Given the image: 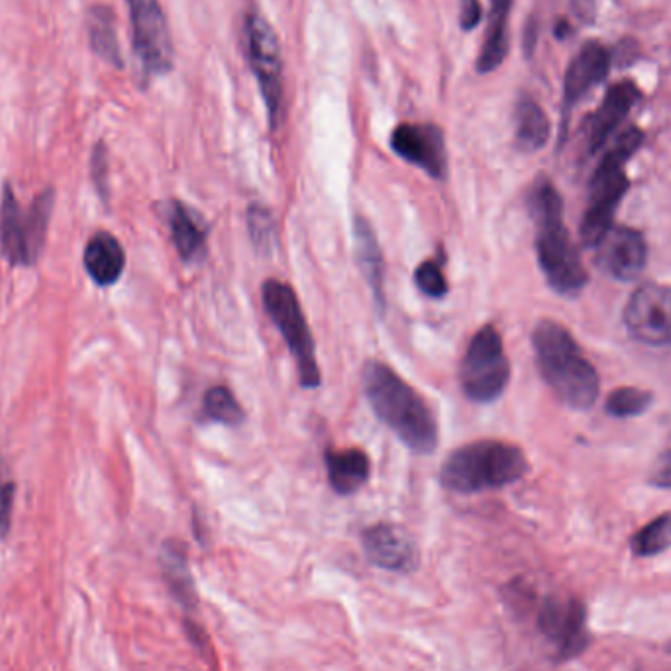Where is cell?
Returning <instances> with one entry per match:
<instances>
[{
    "mask_svg": "<svg viewBox=\"0 0 671 671\" xmlns=\"http://www.w3.org/2000/svg\"><path fill=\"white\" fill-rule=\"evenodd\" d=\"M364 391L373 413L416 454H432L438 444V424L423 395L391 369L369 359L364 365Z\"/></svg>",
    "mask_w": 671,
    "mask_h": 671,
    "instance_id": "cell-1",
    "label": "cell"
},
{
    "mask_svg": "<svg viewBox=\"0 0 671 671\" xmlns=\"http://www.w3.org/2000/svg\"><path fill=\"white\" fill-rule=\"evenodd\" d=\"M529 208L536 230L539 264L547 285L562 295L580 293L588 285V269L565 228L562 197L546 177L534 182Z\"/></svg>",
    "mask_w": 671,
    "mask_h": 671,
    "instance_id": "cell-2",
    "label": "cell"
},
{
    "mask_svg": "<svg viewBox=\"0 0 671 671\" xmlns=\"http://www.w3.org/2000/svg\"><path fill=\"white\" fill-rule=\"evenodd\" d=\"M532 344L536 349L540 373L555 397L580 411L595 405L599 375L568 328L554 320H542L534 328Z\"/></svg>",
    "mask_w": 671,
    "mask_h": 671,
    "instance_id": "cell-3",
    "label": "cell"
},
{
    "mask_svg": "<svg viewBox=\"0 0 671 671\" xmlns=\"http://www.w3.org/2000/svg\"><path fill=\"white\" fill-rule=\"evenodd\" d=\"M529 472L522 450L501 440H480L457 447L442 465L440 480L446 490L472 495L501 490Z\"/></svg>",
    "mask_w": 671,
    "mask_h": 671,
    "instance_id": "cell-4",
    "label": "cell"
},
{
    "mask_svg": "<svg viewBox=\"0 0 671 671\" xmlns=\"http://www.w3.org/2000/svg\"><path fill=\"white\" fill-rule=\"evenodd\" d=\"M642 141L644 134L632 126L616 138L613 148L606 151L605 158L596 166L589 187L588 213L581 220V240L585 246H596L613 228L614 213L629 191V177L624 166L637 154Z\"/></svg>",
    "mask_w": 671,
    "mask_h": 671,
    "instance_id": "cell-5",
    "label": "cell"
},
{
    "mask_svg": "<svg viewBox=\"0 0 671 671\" xmlns=\"http://www.w3.org/2000/svg\"><path fill=\"white\" fill-rule=\"evenodd\" d=\"M264 308L275 328L282 332L283 341L289 348L298 369V379L305 389H316L320 385V367L316 359V344L307 318L298 303L295 290L287 283L267 279L264 283Z\"/></svg>",
    "mask_w": 671,
    "mask_h": 671,
    "instance_id": "cell-6",
    "label": "cell"
},
{
    "mask_svg": "<svg viewBox=\"0 0 671 671\" xmlns=\"http://www.w3.org/2000/svg\"><path fill=\"white\" fill-rule=\"evenodd\" d=\"M53 193H42L32 207H20L14 193L4 187L0 203V251L12 266H30L42 254Z\"/></svg>",
    "mask_w": 671,
    "mask_h": 671,
    "instance_id": "cell-7",
    "label": "cell"
},
{
    "mask_svg": "<svg viewBox=\"0 0 671 671\" xmlns=\"http://www.w3.org/2000/svg\"><path fill=\"white\" fill-rule=\"evenodd\" d=\"M509 379H511V364L506 359L503 338L493 324H485L473 334L462 359V367H460L462 389L465 397L472 398L475 403H491L503 395Z\"/></svg>",
    "mask_w": 671,
    "mask_h": 671,
    "instance_id": "cell-8",
    "label": "cell"
},
{
    "mask_svg": "<svg viewBox=\"0 0 671 671\" xmlns=\"http://www.w3.org/2000/svg\"><path fill=\"white\" fill-rule=\"evenodd\" d=\"M246 42L251 69L259 81V89L266 100L272 128H277L282 118L283 61L279 38L266 18L251 12L246 20Z\"/></svg>",
    "mask_w": 671,
    "mask_h": 671,
    "instance_id": "cell-9",
    "label": "cell"
},
{
    "mask_svg": "<svg viewBox=\"0 0 671 671\" xmlns=\"http://www.w3.org/2000/svg\"><path fill=\"white\" fill-rule=\"evenodd\" d=\"M132 18L134 51L148 75L174 67V42L158 0H126Z\"/></svg>",
    "mask_w": 671,
    "mask_h": 671,
    "instance_id": "cell-10",
    "label": "cell"
},
{
    "mask_svg": "<svg viewBox=\"0 0 671 671\" xmlns=\"http://www.w3.org/2000/svg\"><path fill=\"white\" fill-rule=\"evenodd\" d=\"M539 630L555 647L560 660H572L589 647L588 613L580 599L547 596L536 616Z\"/></svg>",
    "mask_w": 671,
    "mask_h": 671,
    "instance_id": "cell-11",
    "label": "cell"
},
{
    "mask_svg": "<svg viewBox=\"0 0 671 671\" xmlns=\"http://www.w3.org/2000/svg\"><path fill=\"white\" fill-rule=\"evenodd\" d=\"M624 323L637 341L650 346L671 344V287L647 283L632 293Z\"/></svg>",
    "mask_w": 671,
    "mask_h": 671,
    "instance_id": "cell-12",
    "label": "cell"
},
{
    "mask_svg": "<svg viewBox=\"0 0 671 671\" xmlns=\"http://www.w3.org/2000/svg\"><path fill=\"white\" fill-rule=\"evenodd\" d=\"M391 148L398 158L421 167L434 179L446 177V140L438 126L398 125L391 134Z\"/></svg>",
    "mask_w": 671,
    "mask_h": 671,
    "instance_id": "cell-13",
    "label": "cell"
},
{
    "mask_svg": "<svg viewBox=\"0 0 671 671\" xmlns=\"http://www.w3.org/2000/svg\"><path fill=\"white\" fill-rule=\"evenodd\" d=\"M595 248L599 267L619 282L637 279L647 266V241L626 226H613Z\"/></svg>",
    "mask_w": 671,
    "mask_h": 671,
    "instance_id": "cell-14",
    "label": "cell"
},
{
    "mask_svg": "<svg viewBox=\"0 0 671 671\" xmlns=\"http://www.w3.org/2000/svg\"><path fill=\"white\" fill-rule=\"evenodd\" d=\"M367 560L385 572L411 573L418 564V550L408 532L391 522H379L364 532Z\"/></svg>",
    "mask_w": 671,
    "mask_h": 671,
    "instance_id": "cell-15",
    "label": "cell"
},
{
    "mask_svg": "<svg viewBox=\"0 0 671 671\" xmlns=\"http://www.w3.org/2000/svg\"><path fill=\"white\" fill-rule=\"evenodd\" d=\"M611 69V53L603 43L588 42L568 66L564 77V107L572 110Z\"/></svg>",
    "mask_w": 671,
    "mask_h": 671,
    "instance_id": "cell-16",
    "label": "cell"
},
{
    "mask_svg": "<svg viewBox=\"0 0 671 671\" xmlns=\"http://www.w3.org/2000/svg\"><path fill=\"white\" fill-rule=\"evenodd\" d=\"M642 92L632 81H621L613 85L601 107L596 108L595 115L589 122V149L596 151L603 148L606 140L616 132V128L626 120L632 107L639 102Z\"/></svg>",
    "mask_w": 671,
    "mask_h": 671,
    "instance_id": "cell-17",
    "label": "cell"
},
{
    "mask_svg": "<svg viewBox=\"0 0 671 671\" xmlns=\"http://www.w3.org/2000/svg\"><path fill=\"white\" fill-rule=\"evenodd\" d=\"M167 224L182 262L195 264L207 256L208 228L199 213L174 200L167 207Z\"/></svg>",
    "mask_w": 671,
    "mask_h": 671,
    "instance_id": "cell-18",
    "label": "cell"
},
{
    "mask_svg": "<svg viewBox=\"0 0 671 671\" xmlns=\"http://www.w3.org/2000/svg\"><path fill=\"white\" fill-rule=\"evenodd\" d=\"M354 240H356L357 264L364 272L365 282L372 289L375 307L379 315H385V264H383L382 246L373 233L372 224L362 216L354 223Z\"/></svg>",
    "mask_w": 671,
    "mask_h": 671,
    "instance_id": "cell-19",
    "label": "cell"
},
{
    "mask_svg": "<svg viewBox=\"0 0 671 671\" xmlns=\"http://www.w3.org/2000/svg\"><path fill=\"white\" fill-rule=\"evenodd\" d=\"M83 262L92 282L100 287H110L125 272V249L112 234H95L85 248Z\"/></svg>",
    "mask_w": 671,
    "mask_h": 671,
    "instance_id": "cell-20",
    "label": "cell"
},
{
    "mask_svg": "<svg viewBox=\"0 0 671 671\" xmlns=\"http://www.w3.org/2000/svg\"><path fill=\"white\" fill-rule=\"evenodd\" d=\"M324 462L332 490L338 495H352L369 480V457L359 447L326 450Z\"/></svg>",
    "mask_w": 671,
    "mask_h": 671,
    "instance_id": "cell-21",
    "label": "cell"
},
{
    "mask_svg": "<svg viewBox=\"0 0 671 671\" xmlns=\"http://www.w3.org/2000/svg\"><path fill=\"white\" fill-rule=\"evenodd\" d=\"M490 22L487 32L483 40L480 58H477V71L491 73L497 67L503 66L506 53H509V17L513 9V0H490Z\"/></svg>",
    "mask_w": 671,
    "mask_h": 671,
    "instance_id": "cell-22",
    "label": "cell"
},
{
    "mask_svg": "<svg viewBox=\"0 0 671 671\" xmlns=\"http://www.w3.org/2000/svg\"><path fill=\"white\" fill-rule=\"evenodd\" d=\"M550 120L544 108L531 97H522L514 108V138L522 151H539L550 140Z\"/></svg>",
    "mask_w": 671,
    "mask_h": 671,
    "instance_id": "cell-23",
    "label": "cell"
},
{
    "mask_svg": "<svg viewBox=\"0 0 671 671\" xmlns=\"http://www.w3.org/2000/svg\"><path fill=\"white\" fill-rule=\"evenodd\" d=\"M161 570L166 575L167 585L174 591V595L179 599V603L185 606H195L197 603V593L193 585L191 572L187 564L185 550L177 542H166L161 547Z\"/></svg>",
    "mask_w": 671,
    "mask_h": 671,
    "instance_id": "cell-24",
    "label": "cell"
},
{
    "mask_svg": "<svg viewBox=\"0 0 671 671\" xmlns=\"http://www.w3.org/2000/svg\"><path fill=\"white\" fill-rule=\"evenodd\" d=\"M203 415L207 416L210 423L238 426L244 421V408L234 397L233 391L224 385H216L210 387L203 398Z\"/></svg>",
    "mask_w": 671,
    "mask_h": 671,
    "instance_id": "cell-25",
    "label": "cell"
},
{
    "mask_svg": "<svg viewBox=\"0 0 671 671\" xmlns=\"http://www.w3.org/2000/svg\"><path fill=\"white\" fill-rule=\"evenodd\" d=\"M89 33H91V43L95 51L110 63L120 66L115 18H112L110 10H92L91 17H89Z\"/></svg>",
    "mask_w": 671,
    "mask_h": 671,
    "instance_id": "cell-26",
    "label": "cell"
},
{
    "mask_svg": "<svg viewBox=\"0 0 671 671\" xmlns=\"http://www.w3.org/2000/svg\"><path fill=\"white\" fill-rule=\"evenodd\" d=\"M630 546L640 557L662 554L663 550H668L671 546V513L662 514L644 529H640L630 542Z\"/></svg>",
    "mask_w": 671,
    "mask_h": 671,
    "instance_id": "cell-27",
    "label": "cell"
},
{
    "mask_svg": "<svg viewBox=\"0 0 671 671\" xmlns=\"http://www.w3.org/2000/svg\"><path fill=\"white\" fill-rule=\"evenodd\" d=\"M248 233L257 251L269 256L275 249V224L274 216L262 205H251L248 208Z\"/></svg>",
    "mask_w": 671,
    "mask_h": 671,
    "instance_id": "cell-28",
    "label": "cell"
},
{
    "mask_svg": "<svg viewBox=\"0 0 671 671\" xmlns=\"http://www.w3.org/2000/svg\"><path fill=\"white\" fill-rule=\"evenodd\" d=\"M652 405V395L637 387H621L606 398V411L619 418L639 416Z\"/></svg>",
    "mask_w": 671,
    "mask_h": 671,
    "instance_id": "cell-29",
    "label": "cell"
},
{
    "mask_svg": "<svg viewBox=\"0 0 671 671\" xmlns=\"http://www.w3.org/2000/svg\"><path fill=\"white\" fill-rule=\"evenodd\" d=\"M416 287L424 293L426 297L442 298L446 297L447 282L442 272V266L434 259H426L415 272Z\"/></svg>",
    "mask_w": 671,
    "mask_h": 671,
    "instance_id": "cell-30",
    "label": "cell"
},
{
    "mask_svg": "<svg viewBox=\"0 0 671 671\" xmlns=\"http://www.w3.org/2000/svg\"><path fill=\"white\" fill-rule=\"evenodd\" d=\"M14 480L10 475L9 465L0 456V540L7 539L12 524V509H14Z\"/></svg>",
    "mask_w": 671,
    "mask_h": 671,
    "instance_id": "cell-31",
    "label": "cell"
},
{
    "mask_svg": "<svg viewBox=\"0 0 671 671\" xmlns=\"http://www.w3.org/2000/svg\"><path fill=\"white\" fill-rule=\"evenodd\" d=\"M92 179L99 189L100 197H107V154L102 146H97L92 156Z\"/></svg>",
    "mask_w": 671,
    "mask_h": 671,
    "instance_id": "cell-32",
    "label": "cell"
},
{
    "mask_svg": "<svg viewBox=\"0 0 671 671\" xmlns=\"http://www.w3.org/2000/svg\"><path fill=\"white\" fill-rule=\"evenodd\" d=\"M483 17L480 0H462L460 4V24L465 32H472L475 26L480 24Z\"/></svg>",
    "mask_w": 671,
    "mask_h": 671,
    "instance_id": "cell-33",
    "label": "cell"
},
{
    "mask_svg": "<svg viewBox=\"0 0 671 671\" xmlns=\"http://www.w3.org/2000/svg\"><path fill=\"white\" fill-rule=\"evenodd\" d=\"M652 483L658 485V487L671 490V450L655 462L654 473H652Z\"/></svg>",
    "mask_w": 671,
    "mask_h": 671,
    "instance_id": "cell-34",
    "label": "cell"
}]
</instances>
